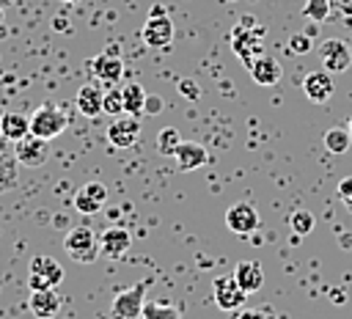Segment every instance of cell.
Returning <instances> with one entry per match:
<instances>
[{
  "label": "cell",
  "mask_w": 352,
  "mask_h": 319,
  "mask_svg": "<svg viewBox=\"0 0 352 319\" xmlns=\"http://www.w3.org/2000/svg\"><path fill=\"white\" fill-rule=\"evenodd\" d=\"M63 250L77 264H91L102 256L99 253V236L88 226H72L66 239H63Z\"/></svg>",
  "instance_id": "obj_1"
},
{
  "label": "cell",
  "mask_w": 352,
  "mask_h": 319,
  "mask_svg": "<svg viewBox=\"0 0 352 319\" xmlns=\"http://www.w3.org/2000/svg\"><path fill=\"white\" fill-rule=\"evenodd\" d=\"M66 126H69L66 113H63L60 107L50 104V102H44L41 107H36V110H33V116H30V135L44 138V140L58 138Z\"/></svg>",
  "instance_id": "obj_2"
},
{
  "label": "cell",
  "mask_w": 352,
  "mask_h": 319,
  "mask_svg": "<svg viewBox=\"0 0 352 319\" xmlns=\"http://www.w3.org/2000/svg\"><path fill=\"white\" fill-rule=\"evenodd\" d=\"M143 302H146V280H138L113 297L110 316L113 319H143Z\"/></svg>",
  "instance_id": "obj_3"
},
{
  "label": "cell",
  "mask_w": 352,
  "mask_h": 319,
  "mask_svg": "<svg viewBox=\"0 0 352 319\" xmlns=\"http://www.w3.org/2000/svg\"><path fill=\"white\" fill-rule=\"evenodd\" d=\"M63 280V267L52 256H33L28 264V289H55Z\"/></svg>",
  "instance_id": "obj_4"
},
{
  "label": "cell",
  "mask_w": 352,
  "mask_h": 319,
  "mask_svg": "<svg viewBox=\"0 0 352 319\" xmlns=\"http://www.w3.org/2000/svg\"><path fill=\"white\" fill-rule=\"evenodd\" d=\"M212 294H214V302H217L220 311H239V308L245 305V300H248V292L236 283L234 275H220V278H214Z\"/></svg>",
  "instance_id": "obj_5"
},
{
  "label": "cell",
  "mask_w": 352,
  "mask_h": 319,
  "mask_svg": "<svg viewBox=\"0 0 352 319\" xmlns=\"http://www.w3.org/2000/svg\"><path fill=\"white\" fill-rule=\"evenodd\" d=\"M319 58H322V69L330 74H338L344 69H349L352 63V47L344 38H327L319 44Z\"/></svg>",
  "instance_id": "obj_6"
},
{
  "label": "cell",
  "mask_w": 352,
  "mask_h": 319,
  "mask_svg": "<svg viewBox=\"0 0 352 319\" xmlns=\"http://www.w3.org/2000/svg\"><path fill=\"white\" fill-rule=\"evenodd\" d=\"M14 157H16V162L25 165V168H38V165H44L47 157H50V140L36 138V135L28 132L22 140L14 143Z\"/></svg>",
  "instance_id": "obj_7"
},
{
  "label": "cell",
  "mask_w": 352,
  "mask_h": 319,
  "mask_svg": "<svg viewBox=\"0 0 352 319\" xmlns=\"http://www.w3.org/2000/svg\"><path fill=\"white\" fill-rule=\"evenodd\" d=\"M258 223H261V217H258L256 206L248 204V201H236V204H231L228 212H226V226H228V231H234L236 236L253 234V231L258 228Z\"/></svg>",
  "instance_id": "obj_8"
},
{
  "label": "cell",
  "mask_w": 352,
  "mask_h": 319,
  "mask_svg": "<svg viewBox=\"0 0 352 319\" xmlns=\"http://www.w3.org/2000/svg\"><path fill=\"white\" fill-rule=\"evenodd\" d=\"M138 138H140V121L135 116H129V113L116 116L110 121V126H107V140L113 146H118V148H132L138 143Z\"/></svg>",
  "instance_id": "obj_9"
},
{
  "label": "cell",
  "mask_w": 352,
  "mask_h": 319,
  "mask_svg": "<svg viewBox=\"0 0 352 319\" xmlns=\"http://www.w3.org/2000/svg\"><path fill=\"white\" fill-rule=\"evenodd\" d=\"M140 36H143V41H146L148 47H154V50L170 47V41H173V22H170V16H168V14H154V16H148L146 25H143V30H140Z\"/></svg>",
  "instance_id": "obj_10"
},
{
  "label": "cell",
  "mask_w": 352,
  "mask_h": 319,
  "mask_svg": "<svg viewBox=\"0 0 352 319\" xmlns=\"http://www.w3.org/2000/svg\"><path fill=\"white\" fill-rule=\"evenodd\" d=\"M261 36H264L261 28H253V30H245L242 25L234 28V33H231V47H234V52L242 58L245 66H250L253 58L261 55V41H258Z\"/></svg>",
  "instance_id": "obj_11"
},
{
  "label": "cell",
  "mask_w": 352,
  "mask_h": 319,
  "mask_svg": "<svg viewBox=\"0 0 352 319\" xmlns=\"http://www.w3.org/2000/svg\"><path fill=\"white\" fill-rule=\"evenodd\" d=\"M129 245H132V236H129V231H126L124 226H118V223L107 226V228L102 231V236H99V253H102L104 258H124L126 250H129Z\"/></svg>",
  "instance_id": "obj_12"
},
{
  "label": "cell",
  "mask_w": 352,
  "mask_h": 319,
  "mask_svg": "<svg viewBox=\"0 0 352 319\" xmlns=\"http://www.w3.org/2000/svg\"><path fill=\"white\" fill-rule=\"evenodd\" d=\"M104 204H107V187L102 182H85L74 192V209L82 214H96L104 209Z\"/></svg>",
  "instance_id": "obj_13"
},
{
  "label": "cell",
  "mask_w": 352,
  "mask_h": 319,
  "mask_svg": "<svg viewBox=\"0 0 352 319\" xmlns=\"http://www.w3.org/2000/svg\"><path fill=\"white\" fill-rule=\"evenodd\" d=\"M333 91H336L333 77H330V72H324V69H319V72H308L305 80H302V94H305L308 102H314V104H324V102H330Z\"/></svg>",
  "instance_id": "obj_14"
},
{
  "label": "cell",
  "mask_w": 352,
  "mask_h": 319,
  "mask_svg": "<svg viewBox=\"0 0 352 319\" xmlns=\"http://www.w3.org/2000/svg\"><path fill=\"white\" fill-rule=\"evenodd\" d=\"M91 69H94V77H96V80H102L104 85H116V82L121 80V74H124V60L118 58L116 47H110L107 52H102V55L91 63Z\"/></svg>",
  "instance_id": "obj_15"
},
{
  "label": "cell",
  "mask_w": 352,
  "mask_h": 319,
  "mask_svg": "<svg viewBox=\"0 0 352 319\" xmlns=\"http://www.w3.org/2000/svg\"><path fill=\"white\" fill-rule=\"evenodd\" d=\"M28 308L36 319H52L60 311V297L55 289H30Z\"/></svg>",
  "instance_id": "obj_16"
},
{
  "label": "cell",
  "mask_w": 352,
  "mask_h": 319,
  "mask_svg": "<svg viewBox=\"0 0 352 319\" xmlns=\"http://www.w3.org/2000/svg\"><path fill=\"white\" fill-rule=\"evenodd\" d=\"M250 69V77H253V82H258V85H275L278 80H280V74H283V69H280V63L272 58V55H256L253 58V63L248 66Z\"/></svg>",
  "instance_id": "obj_17"
},
{
  "label": "cell",
  "mask_w": 352,
  "mask_h": 319,
  "mask_svg": "<svg viewBox=\"0 0 352 319\" xmlns=\"http://www.w3.org/2000/svg\"><path fill=\"white\" fill-rule=\"evenodd\" d=\"M173 157H176L182 170H198V168H204L209 162V151L201 143H192V140H182Z\"/></svg>",
  "instance_id": "obj_18"
},
{
  "label": "cell",
  "mask_w": 352,
  "mask_h": 319,
  "mask_svg": "<svg viewBox=\"0 0 352 319\" xmlns=\"http://www.w3.org/2000/svg\"><path fill=\"white\" fill-rule=\"evenodd\" d=\"M77 110H80V116H85V118H96L99 113H102V104H104V91L96 85V82H88V85H82L80 91H77Z\"/></svg>",
  "instance_id": "obj_19"
},
{
  "label": "cell",
  "mask_w": 352,
  "mask_h": 319,
  "mask_svg": "<svg viewBox=\"0 0 352 319\" xmlns=\"http://www.w3.org/2000/svg\"><path fill=\"white\" fill-rule=\"evenodd\" d=\"M231 275L236 278V283H239L248 294H253V292H258V289L264 286V267H261L258 261H239Z\"/></svg>",
  "instance_id": "obj_20"
},
{
  "label": "cell",
  "mask_w": 352,
  "mask_h": 319,
  "mask_svg": "<svg viewBox=\"0 0 352 319\" xmlns=\"http://www.w3.org/2000/svg\"><path fill=\"white\" fill-rule=\"evenodd\" d=\"M30 132V116H22V113H3L0 116V135L6 140H22L25 135Z\"/></svg>",
  "instance_id": "obj_21"
},
{
  "label": "cell",
  "mask_w": 352,
  "mask_h": 319,
  "mask_svg": "<svg viewBox=\"0 0 352 319\" xmlns=\"http://www.w3.org/2000/svg\"><path fill=\"white\" fill-rule=\"evenodd\" d=\"M121 94H124V113L140 116V113H143V104H146V91H143V85L126 82V85L121 88Z\"/></svg>",
  "instance_id": "obj_22"
},
{
  "label": "cell",
  "mask_w": 352,
  "mask_h": 319,
  "mask_svg": "<svg viewBox=\"0 0 352 319\" xmlns=\"http://www.w3.org/2000/svg\"><path fill=\"white\" fill-rule=\"evenodd\" d=\"M322 140H324V148H327L330 154H344V151L352 146V135H349V129H344V126H330Z\"/></svg>",
  "instance_id": "obj_23"
},
{
  "label": "cell",
  "mask_w": 352,
  "mask_h": 319,
  "mask_svg": "<svg viewBox=\"0 0 352 319\" xmlns=\"http://www.w3.org/2000/svg\"><path fill=\"white\" fill-rule=\"evenodd\" d=\"M143 319H182V311L170 302L160 300H146L143 302Z\"/></svg>",
  "instance_id": "obj_24"
},
{
  "label": "cell",
  "mask_w": 352,
  "mask_h": 319,
  "mask_svg": "<svg viewBox=\"0 0 352 319\" xmlns=\"http://www.w3.org/2000/svg\"><path fill=\"white\" fill-rule=\"evenodd\" d=\"M179 143H182V135H179L176 126H162V129L157 132V151H160L162 157H173L176 148H179Z\"/></svg>",
  "instance_id": "obj_25"
},
{
  "label": "cell",
  "mask_w": 352,
  "mask_h": 319,
  "mask_svg": "<svg viewBox=\"0 0 352 319\" xmlns=\"http://www.w3.org/2000/svg\"><path fill=\"white\" fill-rule=\"evenodd\" d=\"M289 226H292V231H294L297 236H305V234L314 231V214L305 212V209H297V212H292Z\"/></svg>",
  "instance_id": "obj_26"
},
{
  "label": "cell",
  "mask_w": 352,
  "mask_h": 319,
  "mask_svg": "<svg viewBox=\"0 0 352 319\" xmlns=\"http://www.w3.org/2000/svg\"><path fill=\"white\" fill-rule=\"evenodd\" d=\"M330 16L352 30V0H330Z\"/></svg>",
  "instance_id": "obj_27"
},
{
  "label": "cell",
  "mask_w": 352,
  "mask_h": 319,
  "mask_svg": "<svg viewBox=\"0 0 352 319\" xmlns=\"http://www.w3.org/2000/svg\"><path fill=\"white\" fill-rule=\"evenodd\" d=\"M102 113H107V116H121V113H124V94H121V88H110V91H104Z\"/></svg>",
  "instance_id": "obj_28"
},
{
  "label": "cell",
  "mask_w": 352,
  "mask_h": 319,
  "mask_svg": "<svg viewBox=\"0 0 352 319\" xmlns=\"http://www.w3.org/2000/svg\"><path fill=\"white\" fill-rule=\"evenodd\" d=\"M302 14L314 22H324L330 16V0H305V8Z\"/></svg>",
  "instance_id": "obj_29"
},
{
  "label": "cell",
  "mask_w": 352,
  "mask_h": 319,
  "mask_svg": "<svg viewBox=\"0 0 352 319\" xmlns=\"http://www.w3.org/2000/svg\"><path fill=\"white\" fill-rule=\"evenodd\" d=\"M289 52H292V55H305V52H311V36H308V33H294V36L289 38Z\"/></svg>",
  "instance_id": "obj_30"
},
{
  "label": "cell",
  "mask_w": 352,
  "mask_h": 319,
  "mask_svg": "<svg viewBox=\"0 0 352 319\" xmlns=\"http://www.w3.org/2000/svg\"><path fill=\"white\" fill-rule=\"evenodd\" d=\"M14 182H16L14 160H3V165H0V190H8Z\"/></svg>",
  "instance_id": "obj_31"
},
{
  "label": "cell",
  "mask_w": 352,
  "mask_h": 319,
  "mask_svg": "<svg viewBox=\"0 0 352 319\" xmlns=\"http://www.w3.org/2000/svg\"><path fill=\"white\" fill-rule=\"evenodd\" d=\"M336 192H338V198H341V204L346 206V212H352V176H344V179L338 182V187H336Z\"/></svg>",
  "instance_id": "obj_32"
},
{
  "label": "cell",
  "mask_w": 352,
  "mask_h": 319,
  "mask_svg": "<svg viewBox=\"0 0 352 319\" xmlns=\"http://www.w3.org/2000/svg\"><path fill=\"white\" fill-rule=\"evenodd\" d=\"M160 107H162L160 96H154V94H146V104H143V110H148V113H160Z\"/></svg>",
  "instance_id": "obj_33"
},
{
  "label": "cell",
  "mask_w": 352,
  "mask_h": 319,
  "mask_svg": "<svg viewBox=\"0 0 352 319\" xmlns=\"http://www.w3.org/2000/svg\"><path fill=\"white\" fill-rule=\"evenodd\" d=\"M179 91H182V94H187L190 99H198V85H195V82H182V85H179Z\"/></svg>",
  "instance_id": "obj_34"
},
{
  "label": "cell",
  "mask_w": 352,
  "mask_h": 319,
  "mask_svg": "<svg viewBox=\"0 0 352 319\" xmlns=\"http://www.w3.org/2000/svg\"><path fill=\"white\" fill-rule=\"evenodd\" d=\"M236 319H261V314L258 311H242Z\"/></svg>",
  "instance_id": "obj_35"
},
{
  "label": "cell",
  "mask_w": 352,
  "mask_h": 319,
  "mask_svg": "<svg viewBox=\"0 0 352 319\" xmlns=\"http://www.w3.org/2000/svg\"><path fill=\"white\" fill-rule=\"evenodd\" d=\"M346 129H349V135H352V118H349V124H346Z\"/></svg>",
  "instance_id": "obj_36"
},
{
  "label": "cell",
  "mask_w": 352,
  "mask_h": 319,
  "mask_svg": "<svg viewBox=\"0 0 352 319\" xmlns=\"http://www.w3.org/2000/svg\"><path fill=\"white\" fill-rule=\"evenodd\" d=\"M0 25H3V11H0Z\"/></svg>",
  "instance_id": "obj_37"
},
{
  "label": "cell",
  "mask_w": 352,
  "mask_h": 319,
  "mask_svg": "<svg viewBox=\"0 0 352 319\" xmlns=\"http://www.w3.org/2000/svg\"><path fill=\"white\" fill-rule=\"evenodd\" d=\"M0 165H3V160H0Z\"/></svg>",
  "instance_id": "obj_38"
},
{
  "label": "cell",
  "mask_w": 352,
  "mask_h": 319,
  "mask_svg": "<svg viewBox=\"0 0 352 319\" xmlns=\"http://www.w3.org/2000/svg\"><path fill=\"white\" fill-rule=\"evenodd\" d=\"M0 138H3V135H0Z\"/></svg>",
  "instance_id": "obj_39"
}]
</instances>
